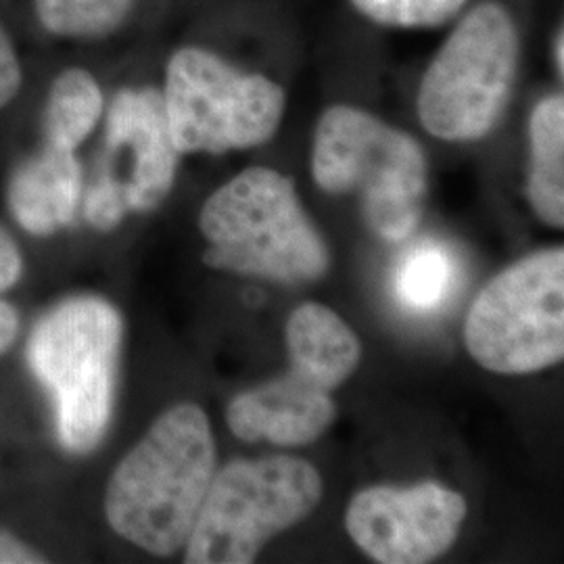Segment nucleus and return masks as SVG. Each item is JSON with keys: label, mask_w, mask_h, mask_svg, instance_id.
Listing matches in <instances>:
<instances>
[{"label": "nucleus", "mask_w": 564, "mask_h": 564, "mask_svg": "<svg viewBox=\"0 0 564 564\" xmlns=\"http://www.w3.org/2000/svg\"><path fill=\"white\" fill-rule=\"evenodd\" d=\"M216 475L212 426L197 403H176L116 466L105 517L126 542L155 556L184 547Z\"/></svg>", "instance_id": "f257e3e1"}, {"label": "nucleus", "mask_w": 564, "mask_h": 564, "mask_svg": "<svg viewBox=\"0 0 564 564\" xmlns=\"http://www.w3.org/2000/svg\"><path fill=\"white\" fill-rule=\"evenodd\" d=\"M121 337L118 307L97 295L55 303L30 333L25 362L51 402L57 442L74 456L95 452L111 423Z\"/></svg>", "instance_id": "f03ea898"}, {"label": "nucleus", "mask_w": 564, "mask_h": 564, "mask_svg": "<svg viewBox=\"0 0 564 564\" xmlns=\"http://www.w3.org/2000/svg\"><path fill=\"white\" fill-rule=\"evenodd\" d=\"M199 228L209 247L203 262L268 281L323 279L330 263L295 184L270 167H247L203 203Z\"/></svg>", "instance_id": "7ed1b4c3"}, {"label": "nucleus", "mask_w": 564, "mask_h": 564, "mask_svg": "<svg viewBox=\"0 0 564 564\" xmlns=\"http://www.w3.org/2000/svg\"><path fill=\"white\" fill-rule=\"evenodd\" d=\"M314 181L330 195L360 193L364 220L387 241L412 237L423 216V147L362 109L335 105L318 121Z\"/></svg>", "instance_id": "20e7f679"}, {"label": "nucleus", "mask_w": 564, "mask_h": 564, "mask_svg": "<svg viewBox=\"0 0 564 564\" xmlns=\"http://www.w3.org/2000/svg\"><path fill=\"white\" fill-rule=\"evenodd\" d=\"M521 59V36L505 4L473 7L424 72L419 118L447 142L484 139L510 99Z\"/></svg>", "instance_id": "39448f33"}, {"label": "nucleus", "mask_w": 564, "mask_h": 564, "mask_svg": "<svg viewBox=\"0 0 564 564\" xmlns=\"http://www.w3.org/2000/svg\"><path fill=\"white\" fill-rule=\"evenodd\" d=\"M323 498V479L305 460L270 456L226 464L205 494L184 544V563H253L263 545L303 521Z\"/></svg>", "instance_id": "423d86ee"}, {"label": "nucleus", "mask_w": 564, "mask_h": 564, "mask_svg": "<svg viewBox=\"0 0 564 564\" xmlns=\"http://www.w3.org/2000/svg\"><path fill=\"white\" fill-rule=\"evenodd\" d=\"M163 105L178 153L251 149L274 137L286 95L262 74H242L202 46H182L165 67Z\"/></svg>", "instance_id": "0eeeda50"}, {"label": "nucleus", "mask_w": 564, "mask_h": 564, "mask_svg": "<svg viewBox=\"0 0 564 564\" xmlns=\"http://www.w3.org/2000/svg\"><path fill=\"white\" fill-rule=\"evenodd\" d=\"M464 341L498 375H529L564 356V251L547 249L510 265L473 303Z\"/></svg>", "instance_id": "6e6552de"}, {"label": "nucleus", "mask_w": 564, "mask_h": 564, "mask_svg": "<svg viewBox=\"0 0 564 564\" xmlns=\"http://www.w3.org/2000/svg\"><path fill=\"white\" fill-rule=\"evenodd\" d=\"M466 512L463 496L445 485H379L354 496L345 527L375 563L424 564L452 547Z\"/></svg>", "instance_id": "1a4fd4ad"}, {"label": "nucleus", "mask_w": 564, "mask_h": 564, "mask_svg": "<svg viewBox=\"0 0 564 564\" xmlns=\"http://www.w3.org/2000/svg\"><path fill=\"white\" fill-rule=\"evenodd\" d=\"M102 158L126 160L121 181L128 212H151L170 195L181 153L174 147L162 90L121 88L105 116Z\"/></svg>", "instance_id": "9d476101"}, {"label": "nucleus", "mask_w": 564, "mask_h": 564, "mask_svg": "<svg viewBox=\"0 0 564 564\" xmlns=\"http://www.w3.org/2000/svg\"><path fill=\"white\" fill-rule=\"evenodd\" d=\"M337 416L328 391L295 372L237 395L226 421L235 437L247 444L305 445L323 437Z\"/></svg>", "instance_id": "9b49d317"}, {"label": "nucleus", "mask_w": 564, "mask_h": 564, "mask_svg": "<svg viewBox=\"0 0 564 564\" xmlns=\"http://www.w3.org/2000/svg\"><path fill=\"white\" fill-rule=\"evenodd\" d=\"M84 182L78 151L41 144L34 155L18 163L9 178V212L28 235L51 237L78 220Z\"/></svg>", "instance_id": "f8f14e48"}, {"label": "nucleus", "mask_w": 564, "mask_h": 564, "mask_svg": "<svg viewBox=\"0 0 564 564\" xmlns=\"http://www.w3.org/2000/svg\"><path fill=\"white\" fill-rule=\"evenodd\" d=\"M286 349L291 372L326 391L347 381L362 356L356 333L321 303H303L291 314Z\"/></svg>", "instance_id": "ddd939ff"}, {"label": "nucleus", "mask_w": 564, "mask_h": 564, "mask_svg": "<svg viewBox=\"0 0 564 564\" xmlns=\"http://www.w3.org/2000/svg\"><path fill=\"white\" fill-rule=\"evenodd\" d=\"M531 170L527 197L550 226L564 223V99L552 95L538 102L529 120Z\"/></svg>", "instance_id": "4468645a"}, {"label": "nucleus", "mask_w": 564, "mask_h": 564, "mask_svg": "<svg viewBox=\"0 0 564 564\" xmlns=\"http://www.w3.org/2000/svg\"><path fill=\"white\" fill-rule=\"evenodd\" d=\"M105 111L97 78L84 67H67L51 82L42 109V144L78 151Z\"/></svg>", "instance_id": "2eb2a0df"}, {"label": "nucleus", "mask_w": 564, "mask_h": 564, "mask_svg": "<svg viewBox=\"0 0 564 564\" xmlns=\"http://www.w3.org/2000/svg\"><path fill=\"white\" fill-rule=\"evenodd\" d=\"M42 30L59 41L99 42L118 34L137 0H32Z\"/></svg>", "instance_id": "dca6fc26"}, {"label": "nucleus", "mask_w": 564, "mask_h": 564, "mask_svg": "<svg viewBox=\"0 0 564 564\" xmlns=\"http://www.w3.org/2000/svg\"><path fill=\"white\" fill-rule=\"evenodd\" d=\"M456 282V262L440 245L424 242L403 256L395 272V295L414 312L437 310Z\"/></svg>", "instance_id": "f3484780"}, {"label": "nucleus", "mask_w": 564, "mask_h": 564, "mask_svg": "<svg viewBox=\"0 0 564 564\" xmlns=\"http://www.w3.org/2000/svg\"><path fill=\"white\" fill-rule=\"evenodd\" d=\"M468 0H351L366 20L387 28H437L456 18Z\"/></svg>", "instance_id": "a211bd4d"}, {"label": "nucleus", "mask_w": 564, "mask_h": 564, "mask_svg": "<svg viewBox=\"0 0 564 564\" xmlns=\"http://www.w3.org/2000/svg\"><path fill=\"white\" fill-rule=\"evenodd\" d=\"M23 86L20 51L7 25L0 21V109L18 99Z\"/></svg>", "instance_id": "6ab92c4d"}, {"label": "nucleus", "mask_w": 564, "mask_h": 564, "mask_svg": "<svg viewBox=\"0 0 564 564\" xmlns=\"http://www.w3.org/2000/svg\"><path fill=\"white\" fill-rule=\"evenodd\" d=\"M23 274V256L11 232L0 226V295L11 291Z\"/></svg>", "instance_id": "aec40b11"}, {"label": "nucleus", "mask_w": 564, "mask_h": 564, "mask_svg": "<svg viewBox=\"0 0 564 564\" xmlns=\"http://www.w3.org/2000/svg\"><path fill=\"white\" fill-rule=\"evenodd\" d=\"M46 563L34 547L23 544L13 533L0 529V564Z\"/></svg>", "instance_id": "412c9836"}, {"label": "nucleus", "mask_w": 564, "mask_h": 564, "mask_svg": "<svg viewBox=\"0 0 564 564\" xmlns=\"http://www.w3.org/2000/svg\"><path fill=\"white\" fill-rule=\"evenodd\" d=\"M20 312L0 297V356H4L20 337Z\"/></svg>", "instance_id": "4be33fe9"}, {"label": "nucleus", "mask_w": 564, "mask_h": 564, "mask_svg": "<svg viewBox=\"0 0 564 564\" xmlns=\"http://www.w3.org/2000/svg\"><path fill=\"white\" fill-rule=\"evenodd\" d=\"M554 63L558 67V76L563 78L564 74V32L563 28L558 30V36L554 41Z\"/></svg>", "instance_id": "5701e85b"}]
</instances>
